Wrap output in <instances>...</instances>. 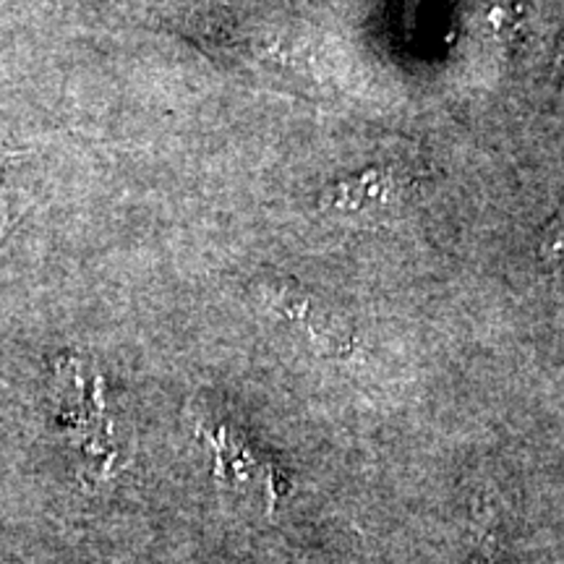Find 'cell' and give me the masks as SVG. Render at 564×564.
<instances>
[{"mask_svg":"<svg viewBox=\"0 0 564 564\" xmlns=\"http://www.w3.org/2000/svg\"><path fill=\"white\" fill-rule=\"evenodd\" d=\"M554 76H556V82H560V87H562V84H564V40H562V45H560V53H556Z\"/></svg>","mask_w":564,"mask_h":564,"instance_id":"5","label":"cell"},{"mask_svg":"<svg viewBox=\"0 0 564 564\" xmlns=\"http://www.w3.org/2000/svg\"><path fill=\"white\" fill-rule=\"evenodd\" d=\"M264 301L270 303L272 312L285 316L306 329V335L319 345L322 350L335 352V356H345L352 348V329L345 322L343 314H337L333 303H327L319 293L308 291L303 282H295L293 278H282V274H272L270 280L259 282Z\"/></svg>","mask_w":564,"mask_h":564,"instance_id":"1","label":"cell"},{"mask_svg":"<svg viewBox=\"0 0 564 564\" xmlns=\"http://www.w3.org/2000/svg\"><path fill=\"white\" fill-rule=\"evenodd\" d=\"M539 253L541 259H546V262L564 259V209L549 220V225L544 228V236H541Z\"/></svg>","mask_w":564,"mask_h":564,"instance_id":"4","label":"cell"},{"mask_svg":"<svg viewBox=\"0 0 564 564\" xmlns=\"http://www.w3.org/2000/svg\"><path fill=\"white\" fill-rule=\"evenodd\" d=\"M489 19L494 30H497V34L507 42V45H514V42H520V37H523L520 30H523L525 9L518 0H502L499 6H494Z\"/></svg>","mask_w":564,"mask_h":564,"instance_id":"3","label":"cell"},{"mask_svg":"<svg viewBox=\"0 0 564 564\" xmlns=\"http://www.w3.org/2000/svg\"><path fill=\"white\" fill-rule=\"evenodd\" d=\"M379 188H384L382 173L369 171V173H364L361 178L343 181V183H337V186L327 188V192L322 194V202H324V207L356 209V207H364L366 199L377 196Z\"/></svg>","mask_w":564,"mask_h":564,"instance_id":"2","label":"cell"}]
</instances>
